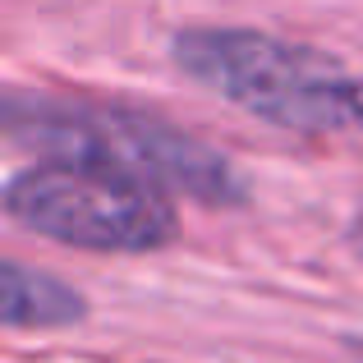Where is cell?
Returning <instances> with one entry per match:
<instances>
[{
    "label": "cell",
    "instance_id": "2",
    "mask_svg": "<svg viewBox=\"0 0 363 363\" xmlns=\"http://www.w3.org/2000/svg\"><path fill=\"white\" fill-rule=\"evenodd\" d=\"M170 55L194 83L276 129L354 133L359 124V79L313 46L253 28H184Z\"/></svg>",
    "mask_w": 363,
    "mask_h": 363
},
{
    "label": "cell",
    "instance_id": "4",
    "mask_svg": "<svg viewBox=\"0 0 363 363\" xmlns=\"http://www.w3.org/2000/svg\"><path fill=\"white\" fill-rule=\"evenodd\" d=\"M0 318L9 331H65L88 318V299L60 276L5 257L0 262Z\"/></svg>",
    "mask_w": 363,
    "mask_h": 363
},
{
    "label": "cell",
    "instance_id": "3",
    "mask_svg": "<svg viewBox=\"0 0 363 363\" xmlns=\"http://www.w3.org/2000/svg\"><path fill=\"white\" fill-rule=\"evenodd\" d=\"M5 212L28 235L88 253H157L179 235L170 194L92 161H37L5 179Z\"/></svg>",
    "mask_w": 363,
    "mask_h": 363
},
{
    "label": "cell",
    "instance_id": "5",
    "mask_svg": "<svg viewBox=\"0 0 363 363\" xmlns=\"http://www.w3.org/2000/svg\"><path fill=\"white\" fill-rule=\"evenodd\" d=\"M350 244H354V253H359V262H363V203H359L354 221H350Z\"/></svg>",
    "mask_w": 363,
    "mask_h": 363
},
{
    "label": "cell",
    "instance_id": "1",
    "mask_svg": "<svg viewBox=\"0 0 363 363\" xmlns=\"http://www.w3.org/2000/svg\"><path fill=\"white\" fill-rule=\"evenodd\" d=\"M5 133L14 147L37 152L42 161H92L124 175H138L166 194H184L207 207L248 203V179L225 152L175 129L152 111L120 101H79V97H37L9 92Z\"/></svg>",
    "mask_w": 363,
    "mask_h": 363
},
{
    "label": "cell",
    "instance_id": "6",
    "mask_svg": "<svg viewBox=\"0 0 363 363\" xmlns=\"http://www.w3.org/2000/svg\"><path fill=\"white\" fill-rule=\"evenodd\" d=\"M354 133H363V79H359V124H354Z\"/></svg>",
    "mask_w": 363,
    "mask_h": 363
}]
</instances>
